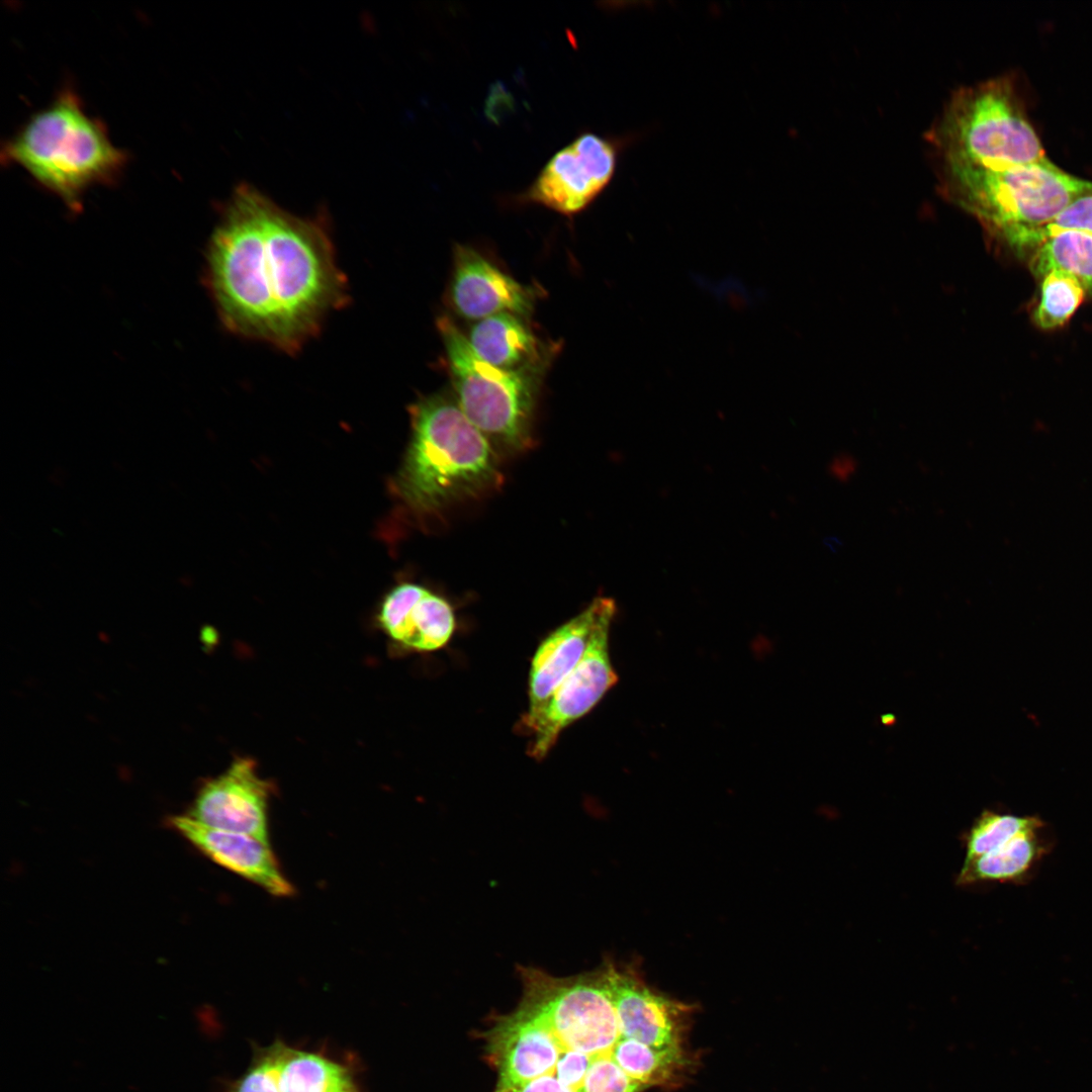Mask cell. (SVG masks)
Listing matches in <instances>:
<instances>
[{"mask_svg": "<svg viewBox=\"0 0 1092 1092\" xmlns=\"http://www.w3.org/2000/svg\"><path fill=\"white\" fill-rule=\"evenodd\" d=\"M206 283L230 332L286 352L348 299L324 219L296 216L248 184L211 235Z\"/></svg>", "mask_w": 1092, "mask_h": 1092, "instance_id": "1", "label": "cell"}, {"mask_svg": "<svg viewBox=\"0 0 1092 1092\" xmlns=\"http://www.w3.org/2000/svg\"><path fill=\"white\" fill-rule=\"evenodd\" d=\"M412 436L395 477L401 502L417 514H433L483 493L500 480L489 440L456 399L441 394L411 406Z\"/></svg>", "mask_w": 1092, "mask_h": 1092, "instance_id": "2", "label": "cell"}, {"mask_svg": "<svg viewBox=\"0 0 1092 1092\" xmlns=\"http://www.w3.org/2000/svg\"><path fill=\"white\" fill-rule=\"evenodd\" d=\"M2 161L24 169L40 186L72 210L81 209L84 193L112 183L127 162L104 124L89 115L77 93L61 90L33 113L2 149Z\"/></svg>", "mask_w": 1092, "mask_h": 1092, "instance_id": "3", "label": "cell"}, {"mask_svg": "<svg viewBox=\"0 0 1092 1092\" xmlns=\"http://www.w3.org/2000/svg\"><path fill=\"white\" fill-rule=\"evenodd\" d=\"M927 140L937 166L1005 167L1046 160L1009 77L957 89Z\"/></svg>", "mask_w": 1092, "mask_h": 1092, "instance_id": "4", "label": "cell"}, {"mask_svg": "<svg viewBox=\"0 0 1092 1092\" xmlns=\"http://www.w3.org/2000/svg\"><path fill=\"white\" fill-rule=\"evenodd\" d=\"M937 170L941 194L999 242L1050 220L1092 185L1049 159L994 168L937 166Z\"/></svg>", "mask_w": 1092, "mask_h": 1092, "instance_id": "5", "label": "cell"}, {"mask_svg": "<svg viewBox=\"0 0 1092 1092\" xmlns=\"http://www.w3.org/2000/svg\"><path fill=\"white\" fill-rule=\"evenodd\" d=\"M456 401L493 445L524 449L542 376L499 369L481 359L467 337L447 316L437 321Z\"/></svg>", "mask_w": 1092, "mask_h": 1092, "instance_id": "6", "label": "cell"}, {"mask_svg": "<svg viewBox=\"0 0 1092 1092\" xmlns=\"http://www.w3.org/2000/svg\"><path fill=\"white\" fill-rule=\"evenodd\" d=\"M616 606L606 604L590 634L586 649L570 673L531 721L520 723L532 736L528 753L543 759L556 743L561 731L587 714L618 680L609 653V632Z\"/></svg>", "mask_w": 1092, "mask_h": 1092, "instance_id": "7", "label": "cell"}, {"mask_svg": "<svg viewBox=\"0 0 1092 1092\" xmlns=\"http://www.w3.org/2000/svg\"><path fill=\"white\" fill-rule=\"evenodd\" d=\"M619 146L614 139L593 131L581 132L544 165L521 195L523 201L569 216L580 212L612 181Z\"/></svg>", "mask_w": 1092, "mask_h": 1092, "instance_id": "8", "label": "cell"}, {"mask_svg": "<svg viewBox=\"0 0 1092 1092\" xmlns=\"http://www.w3.org/2000/svg\"><path fill=\"white\" fill-rule=\"evenodd\" d=\"M623 1037L655 1048L682 1046L694 1008L656 993L632 966L604 964Z\"/></svg>", "mask_w": 1092, "mask_h": 1092, "instance_id": "9", "label": "cell"}, {"mask_svg": "<svg viewBox=\"0 0 1092 1092\" xmlns=\"http://www.w3.org/2000/svg\"><path fill=\"white\" fill-rule=\"evenodd\" d=\"M269 784L250 758H239L198 791L187 814L204 825L269 840Z\"/></svg>", "mask_w": 1092, "mask_h": 1092, "instance_id": "10", "label": "cell"}, {"mask_svg": "<svg viewBox=\"0 0 1092 1092\" xmlns=\"http://www.w3.org/2000/svg\"><path fill=\"white\" fill-rule=\"evenodd\" d=\"M536 293L473 248L456 245L449 299L460 316L480 321L509 312L526 318L534 310Z\"/></svg>", "mask_w": 1092, "mask_h": 1092, "instance_id": "11", "label": "cell"}, {"mask_svg": "<svg viewBox=\"0 0 1092 1092\" xmlns=\"http://www.w3.org/2000/svg\"><path fill=\"white\" fill-rule=\"evenodd\" d=\"M190 843L217 864L276 897H290L294 888L270 846L251 835L204 825L187 815L170 819Z\"/></svg>", "mask_w": 1092, "mask_h": 1092, "instance_id": "12", "label": "cell"}, {"mask_svg": "<svg viewBox=\"0 0 1092 1092\" xmlns=\"http://www.w3.org/2000/svg\"><path fill=\"white\" fill-rule=\"evenodd\" d=\"M378 618L391 639L418 651L445 646L455 628L450 604L430 589L410 582L400 583L388 593Z\"/></svg>", "mask_w": 1092, "mask_h": 1092, "instance_id": "13", "label": "cell"}, {"mask_svg": "<svg viewBox=\"0 0 1092 1092\" xmlns=\"http://www.w3.org/2000/svg\"><path fill=\"white\" fill-rule=\"evenodd\" d=\"M607 599H595L582 612L552 631L538 646L529 673V707L520 723L534 719L576 666Z\"/></svg>", "mask_w": 1092, "mask_h": 1092, "instance_id": "14", "label": "cell"}, {"mask_svg": "<svg viewBox=\"0 0 1092 1092\" xmlns=\"http://www.w3.org/2000/svg\"><path fill=\"white\" fill-rule=\"evenodd\" d=\"M473 351L487 363L513 372L542 376L549 364L546 348L524 317L502 312L478 321L467 338Z\"/></svg>", "mask_w": 1092, "mask_h": 1092, "instance_id": "15", "label": "cell"}, {"mask_svg": "<svg viewBox=\"0 0 1092 1092\" xmlns=\"http://www.w3.org/2000/svg\"><path fill=\"white\" fill-rule=\"evenodd\" d=\"M1043 827L1022 832L999 847L967 862H963L956 884L972 887L986 884H1015L1027 882L1052 849V841Z\"/></svg>", "mask_w": 1092, "mask_h": 1092, "instance_id": "16", "label": "cell"}, {"mask_svg": "<svg viewBox=\"0 0 1092 1092\" xmlns=\"http://www.w3.org/2000/svg\"><path fill=\"white\" fill-rule=\"evenodd\" d=\"M616 1063L646 1088L678 1087L695 1068L682 1046L655 1048L633 1038L621 1037L613 1053Z\"/></svg>", "mask_w": 1092, "mask_h": 1092, "instance_id": "17", "label": "cell"}, {"mask_svg": "<svg viewBox=\"0 0 1092 1092\" xmlns=\"http://www.w3.org/2000/svg\"><path fill=\"white\" fill-rule=\"evenodd\" d=\"M279 1089L280 1092H360L347 1067L289 1046L281 1064Z\"/></svg>", "mask_w": 1092, "mask_h": 1092, "instance_id": "18", "label": "cell"}, {"mask_svg": "<svg viewBox=\"0 0 1092 1092\" xmlns=\"http://www.w3.org/2000/svg\"><path fill=\"white\" fill-rule=\"evenodd\" d=\"M1028 266L1039 280L1051 271H1064L1092 296V233L1067 232L1053 237L1030 253Z\"/></svg>", "mask_w": 1092, "mask_h": 1092, "instance_id": "19", "label": "cell"}, {"mask_svg": "<svg viewBox=\"0 0 1092 1092\" xmlns=\"http://www.w3.org/2000/svg\"><path fill=\"white\" fill-rule=\"evenodd\" d=\"M1067 232L1092 233V185L1050 220L1018 230L1001 243L1017 254L1031 253L1053 237Z\"/></svg>", "mask_w": 1092, "mask_h": 1092, "instance_id": "20", "label": "cell"}, {"mask_svg": "<svg viewBox=\"0 0 1092 1092\" xmlns=\"http://www.w3.org/2000/svg\"><path fill=\"white\" fill-rule=\"evenodd\" d=\"M1036 816H1019L992 810L983 811L962 834L964 862L973 860L1030 829L1043 827Z\"/></svg>", "mask_w": 1092, "mask_h": 1092, "instance_id": "21", "label": "cell"}, {"mask_svg": "<svg viewBox=\"0 0 1092 1092\" xmlns=\"http://www.w3.org/2000/svg\"><path fill=\"white\" fill-rule=\"evenodd\" d=\"M1087 292L1074 276L1051 271L1040 279L1039 296L1032 317L1041 330L1064 326L1082 304Z\"/></svg>", "mask_w": 1092, "mask_h": 1092, "instance_id": "22", "label": "cell"}, {"mask_svg": "<svg viewBox=\"0 0 1092 1092\" xmlns=\"http://www.w3.org/2000/svg\"><path fill=\"white\" fill-rule=\"evenodd\" d=\"M287 1045L276 1042L260 1051L242 1078L224 1092H280L279 1076Z\"/></svg>", "mask_w": 1092, "mask_h": 1092, "instance_id": "23", "label": "cell"}, {"mask_svg": "<svg viewBox=\"0 0 1092 1092\" xmlns=\"http://www.w3.org/2000/svg\"><path fill=\"white\" fill-rule=\"evenodd\" d=\"M856 466V461L850 455L840 454L833 458L829 470L835 479L845 481L853 475Z\"/></svg>", "mask_w": 1092, "mask_h": 1092, "instance_id": "24", "label": "cell"}]
</instances>
